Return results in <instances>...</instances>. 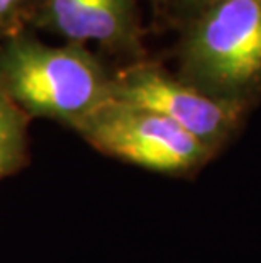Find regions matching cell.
I'll list each match as a JSON object with an SVG mask.
<instances>
[{
	"label": "cell",
	"instance_id": "obj_1",
	"mask_svg": "<svg viewBox=\"0 0 261 263\" xmlns=\"http://www.w3.org/2000/svg\"><path fill=\"white\" fill-rule=\"evenodd\" d=\"M0 93L29 117L76 131L114 100V73L87 46H49L21 31L0 41Z\"/></svg>",
	"mask_w": 261,
	"mask_h": 263
},
{
	"label": "cell",
	"instance_id": "obj_2",
	"mask_svg": "<svg viewBox=\"0 0 261 263\" xmlns=\"http://www.w3.org/2000/svg\"><path fill=\"white\" fill-rule=\"evenodd\" d=\"M176 75L248 110L261 97V0H209L192 12L178 43Z\"/></svg>",
	"mask_w": 261,
	"mask_h": 263
},
{
	"label": "cell",
	"instance_id": "obj_3",
	"mask_svg": "<svg viewBox=\"0 0 261 263\" xmlns=\"http://www.w3.org/2000/svg\"><path fill=\"white\" fill-rule=\"evenodd\" d=\"M76 133L104 155L171 177L192 175L217 156L168 117L117 100L97 110Z\"/></svg>",
	"mask_w": 261,
	"mask_h": 263
},
{
	"label": "cell",
	"instance_id": "obj_4",
	"mask_svg": "<svg viewBox=\"0 0 261 263\" xmlns=\"http://www.w3.org/2000/svg\"><path fill=\"white\" fill-rule=\"evenodd\" d=\"M114 100L168 117L215 155L232 141L248 112L209 97L148 60L132 61L114 71Z\"/></svg>",
	"mask_w": 261,
	"mask_h": 263
},
{
	"label": "cell",
	"instance_id": "obj_5",
	"mask_svg": "<svg viewBox=\"0 0 261 263\" xmlns=\"http://www.w3.org/2000/svg\"><path fill=\"white\" fill-rule=\"evenodd\" d=\"M29 22L66 43H97L129 63L144 60L136 0H36Z\"/></svg>",
	"mask_w": 261,
	"mask_h": 263
},
{
	"label": "cell",
	"instance_id": "obj_6",
	"mask_svg": "<svg viewBox=\"0 0 261 263\" xmlns=\"http://www.w3.org/2000/svg\"><path fill=\"white\" fill-rule=\"evenodd\" d=\"M31 117L0 93V180L27 163V126Z\"/></svg>",
	"mask_w": 261,
	"mask_h": 263
},
{
	"label": "cell",
	"instance_id": "obj_7",
	"mask_svg": "<svg viewBox=\"0 0 261 263\" xmlns=\"http://www.w3.org/2000/svg\"><path fill=\"white\" fill-rule=\"evenodd\" d=\"M36 0H0V41L22 31Z\"/></svg>",
	"mask_w": 261,
	"mask_h": 263
},
{
	"label": "cell",
	"instance_id": "obj_8",
	"mask_svg": "<svg viewBox=\"0 0 261 263\" xmlns=\"http://www.w3.org/2000/svg\"><path fill=\"white\" fill-rule=\"evenodd\" d=\"M183 4H185V7H188L192 10V12H195V10L198 9V7H202V5L205 4V2H209V0H182Z\"/></svg>",
	"mask_w": 261,
	"mask_h": 263
},
{
	"label": "cell",
	"instance_id": "obj_9",
	"mask_svg": "<svg viewBox=\"0 0 261 263\" xmlns=\"http://www.w3.org/2000/svg\"><path fill=\"white\" fill-rule=\"evenodd\" d=\"M154 2H165V0H154Z\"/></svg>",
	"mask_w": 261,
	"mask_h": 263
}]
</instances>
